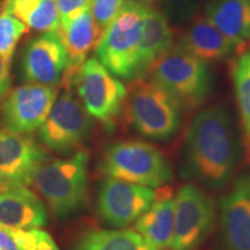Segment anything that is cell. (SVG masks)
<instances>
[{
	"label": "cell",
	"instance_id": "cell-6",
	"mask_svg": "<svg viewBox=\"0 0 250 250\" xmlns=\"http://www.w3.org/2000/svg\"><path fill=\"white\" fill-rule=\"evenodd\" d=\"M149 74L182 110L199 108L211 93V73L206 62L177 44L155 62Z\"/></svg>",
	"mask_w": 250,
	"mask_h": 250
},
{
	"label": "cell",
	"instance_id": "cell-27",
	"mask_svg": "<svg viewBox=\"0 0 250 250\" xmlns=\"http://www.w3.org/2000/svg\"><path fill=\"white\" fill-rule=\"evenodd\" d=\"M124 0H92L90 11L101 35L120 13Z\"/></svg>",
	"mask_w": 250,
	"mask_h": 250
},
{
	"label": "cell",
	"instance_id": "cell-2",
	"mask_svg": "<svg viewBox=\"0 0 250 250\" xmlns=\"http://www.w3.org/2000/svg\"><path fill=\"white\" fill-rule=\"evenodd\" d=\"M89 156L78 151L64 159L48 160L37 168L31 183L57 218L79 212L87 202Z\"/></svg>",
	"mask_w": 250,
	"mask_h": 250
},
{
	"label": "cell",
	"instance_id": "cell-23",
	"mask_svg": "<svg viewBox=\"0 0 250 250\" xmlns=\"http://www.w3.org/2000/svg\"><path fill=\"white\" fill-rule=\"evenodd\" d=\"M242 131L245 160L250 164V49L240 52L230 67Z\"/></svg>",
	"mask_w": 250,
	"mask_h": 250
},
{
	"label": "cell",
	"instance_id": "cell-12",
	"mask_svg": "<svg viewBox=\"0 0 250 250\" xmlns=\"http://www.w3.org/2000/svg\"><path fill=\"white\" fill-rule=\"evenodd\" d=\"M48 153L29 134L0 127V186L27 187Z\"/></svg>",
	"mask_w": 250,
	"mask_h": 250
},
{
	"label": "cell",
	"instance_id": "cell-24",
	"mask_svg": "<svg viewBox=\"0 0 250 250\" xmlns=\"http://www.w3.org/2000/svg\"><path fill=\"white\" fill-rule=\"evenodd\" d=\"M29 30L13 15L0 14V59L11 67L19 41Z\"/></svg>",
	"mask_w": 250,
	"mask_h": 250
},
{
	"label": "cell",
	"instance_id": "cell-19",
	"mask_svg": "<svg viewBox=\"0 0 250 250\" xmlns=\"http://www.w3.org/2000/svg\"><path fill=\"white\" fill-rule=\"evenodd\" d=\"M204 15L234 45L237 54L250 43V0H208Z\"/></svg>",
	"mask_w": 250,
	"mask_h": 250
},
{
	"label": "cell",
	"instance_id": "cell-18",
	"mask_svg": "<svg viewBox=\"0 0 250 250\" xmlns=\"http://www.w3.org/2000/svg\"><path fill=\"white\" fill-rule=\"evenodd\" d=\"M175 30L160 8L148 2L140 40L136 79L148 76L155 62L174 45Z\"/></svg>",
	"mask_w": 250,
	"mask_h": 250
},
{
	"label": "cell",
	"instance_id": "cell-13",
	"mask_svg": "<svg viewBox=\"0 0 250 250\" xmlns=\"http://www.w3.org/2000/svg\"><path fill=\"white\" fill-rule=\"evenodd\" d=\"M68 67V57L56 33H42L24 46L21 72L31 83L57 87Z\"/></svg>",
	"mask_w": 250,
	"mask_h": 250
},
{
	"label": "cell",
	"instance_id": "cell-29",
	"mask_svg": "<svg viewBox=\"0 0 250 250\" xmlns=\"http://www.w3.org/2000/svg\"><path fill=\"white\" fill-rule=\"evenodd\" d=\"M11 87V73H9V67L0 59V104H1L4 99L9 92Z\"/></svg>",
	"mask_w": 250,
	"mask_h": 250
},
{
	"label": "cell",
	"instance_id": "cell-26",
	"mask_svg": "<svg viewBox=\"0 0 250 250\" xmlns=\"http://www.w3.org/2000/svg\"><path fill=\"white\" fill-rule=\"evenodd\" d=\"M203 0H159L160 9L169 22L181 24L196 15Z\"/></svg>",
	"mask_w": 250,
	"mask_h": 250
},
{
	"label": "cell",
	"instance_id": "cell-14",
	"mask_svg": "<svg viewBox=\"0 0 250 250\" xmlns=\"http://www.w3.org/2000/svg\"><path fill=\"white\" fill-rule=\"evenodd\" d=\"M221 250H250V173L239 175L220 203Z\"/></svg>",
	"mask_w": 250,
	"mask_h": 250
},
{
	"label": "cell",
	"instance_id": "cell-31",
	"mask_svg": "<svg viewBox=\"0 0 250 250\" xmlns=\"http://www.w3.org/2000/svg\"><path fill=\"white\" fill-rule=\"evenodd\" d=\"M2 7H4V0H0V12L2 11Z\"/></svg>",
	"mask_w": 250,
	"mask_h": 250
},
{
	"label": "cell",
	"instance_id": "cell-25",
	"mask_svg": "<svg viewBox=\"0 0 250 250\" xmlns=\"http://www.w3.org/2000/svg\"><path fill=\"white\" fill-rule=\"evenodd\" d=\"M9 229L21 250H59L52 236L41 228Z\"/></svg>",
	"mask_w": 250,
	"mask_h": 250
},
{
	"label": "cell",
	"instance_id": "cell-8",
	"mask_svg": "<svg viewBox=\"0 0 250 250\" xmlns=\"http://www.w3.org/2000/svg\"><path fill=\"white\" fill-rule=\"evenodd\" d=\"M215 202L203 188L188 183L175 196L174 230L169 250H199L213 232Z\"/></svg>",
	"mask_w": 250,
	"mask_h": 250
},
{
	"label": "cell",
	"instance_id": "cell-21",
	"mask_svg": "<svg viewBox=\"0 0 250 250\" xmlns=\"http://www.w3.org/2000/svg\"><path fill=\"white\" fill-rule=\"evenodd\" d=\"M2 12L40 33H55L61 23L56 0H4Z\"/></svg>",
	"mask_w": 250,
	"mask_h": 250
},
{
	"label": "cell",
	"instance_id": "cell-1",
	"mask_svg": "<svg viewBox=\"0 0 250 250\" xmlns=\"http://www.w3.org/2000/svg\"><path fill=\"white\" fill-rule=\"evenodd\" d=\"M241 152L230 111L221 104L203 109L192 118L187 132L183 177L208 189H224L233 180Z\"/></svg>",
	"mask_w": 250,
	"mask_h": 250
},
{
	"label": "cell",
	"instance_id": "cell-4",
	"mask_svg": "<svg viewBox=\"0 0 250 250\" xmlns=\"http://www.w3.org/2000/svg\"><path fill=\"white\" fill-rule=\"evenodd\" d=\"M99 170L107 177L159 189L173 181V169L160 149L143 140H123L105 149Z\"/></svg>",
	"mask_w": 250,
	"mask_h": 250
},
{
	"label": "cell",
	"instance_id": "cell-17",
	"mask_svg": "<svg viewBox=\"0 0 250 250\" xmlns=\"http://www.w3.org/2000/svg\"><path fill=\"white\" fill-rule=\"evenodd\" d=\"M177 45L205 62L224 61L237 52L236 46L204 14L190 20Z\"/></svg>",
	"mask_w": 250,
	"mask_h": 250
},
{
	"label": "cell",
	"instance_id": "cell-5",
	"mask_svg": "<svg viewBox=\"0 0 250 250\" xmlns=\"http://www.w3.org/2000/svg\"><path fill=\"white\" fill-rule=\"evenodd\" d=\"M127 121L145 138L165 142L181 126L180 104L153 80L134 79L129 87L124 109Z\"/></svg>",
	"mask_w": 250,
	"mask_h": 250
},
{
	"label": "cell",
	"instance_id": "cell-3",
	"mask_svg": "<svg viewBox=\"0 0 250 250\" xmlns=\"http://www.w3.org/2000/svg\"><path fill=\"white\" fill-rule=\"evenodd\" d=\"M148 2L124 0L120 13L95 46L96 59L115 77L134 80Z\"/></svg>",
	"mask_w": 250,
	"mask_h": 250
},
{
	"label": "cell",
	"instance_id": "cell-7",
	"mask_svg": "<svg viewBox=\"0 0 250 250\" xmlns=\"http://www.w3.org/2000/svg\"><path fill=\"white\" fill-rule=\"evenodd\" d=\"M71 86L76 87L78 98L90 117L111 130L124 109L126 87L96 58L83 62L72 79Z\"/></svg>",
	"mask_w": 250,
	"mask_h": 250
},
{
	"label": "cell",
	"instance_id": "cell-20",
	"mask_svg": "<svg viewBox=\"0 0 250 250\" xmlns=\"http://www.w3.org/2000/svg\"><path fill=\"white\" fill-rule=\"evenodd\" d=\"M159 189L153 204L134 223V230L154 248L168 250L173 239L175 198L168 188Z\"/></svg>",
	"mask_w": 250,
	"mask_h": 250
},
{
	"label": "cell",
	"instance_id": "cell-11",
	"mask_svg": "<svg viewBox=\"0 0 250 250\" xmlns=\"http://www.w3.org/2000/svg\"><path fill=\"white\" fill-rule=\"evenodd\" d=\"M57 87L23 83L8 92L0 114L6 129L29 134L40 129L48 118L57 99Z\"/></svg>",
	"mask_w": 250,
	"mask_h": 250
},
{
	"label": "cell",
	"instance_id": "cell-32",
	"mask_svg": "<svg viewBox=\"0 0 250 250\" xmlns=\"http://www.w3.org/2000/svg\"><path fill=\"white\" fill-rule=\"evenodd\" d=\"M140 1H145L146 2V1H151V0H140Z\"/></svg>",
	"mask_w": 250,
	"mask_h": 250
},
{
	"label": "cell",
	"instance_id": "cell-30",
	"mask_svg": "<svg viewBox=\"0 0 250 250\" xmlns=\"http://www.w3.org/2000/svg\"><path fill=\"white\" fill-rule=\"evenodd\" d=\"M0 250H21L9 228L0 226Z\"/></svg>",
	"mask_w": 250,
	"mask_h": 250
},
{
	"label": "cell",
	"instance_id": "cell-9",
	"mask_svg": "<svg viewBox=\"0 0 250 250\" xmlns=\"http://www.w3.org/2000/svg\"><path fill=\"white\" fill-rule=\"evenodd\" d=\"M93 126V118L80 99L71 88H65L40 127V138L51 151L71 154L89 138Z\"/></svg>",
	"mask_w": 250,
	"mask_h": 250
},
{
	"label": "cell",
	"instance_id": "cell-10",
	"mask_svg": "<svg viewBox=\"0 0 250 250\" xmlns=\"http://www.w3.org/2000/svg\"><path fill=\"white\" fill-rule=\"evenodd\" d=\"M156 190L112 177L100 183L96 195V212L108 226H129L153 204Z\"/></svg>",
	"mask_w": 250,
	"mask_h": 250
},
{
	"label": "cell",
	"instance_id": "cell-22",
	"mask_svg": "<svg viewBox=\"0 0 250 250\" xmlns=\"http://www.w3.org/2000/svg\"><path fill=\"white\" fill-rule=\"evenodd\" d=\"M76 250H159L130 228L86 230L78 240Z\"/></svg>",
	"mask_w": 250,
	"mask_h": 250
},
{
	"label": "cell",
	"instance_id": "cell-15",
	"mask_svg": "<svg viewBox=\"0 0 250 250\" xmlns=\"http://www.w3.org/2000/svg\"><path fill=\"white\" fill-rule=\"evenodd\" d=\"M55 33L64 45L68 57V67L62 83L64 88H71L72 79L87 61V56L95 49L102 35L94 21L90 8L68 22L59 23Z\"/></svg>",
	"mask_w": 250,
	"mask_h": 250
},
{
	"label": "cell",
	"instance_id": "cell-28",
	"mask_svg": "<svg viewBox=\"0 0 250 250\" xmlns=\"http://www.w3.org/2000/svg\"><path fill=\"white\" fill-rule=\"evenodd\" d=\"M61 23L68 22L90 8L92 0H56Z\"/></svg>",
	"mask_w": 250,
	"mask_h": 250
},
{
	"label": "cell",
	"instance_id": "cell-16",
	"mask_svg": "<svg viewBox=\"0 0 250 250\" xmlns=\"http://www.w3.org/2000/svg\"><path fill=\"white\" fill-rule=\"evenodd\" d=\"M46 224L48 212L44 204L27 187L0 186V226L29 229Z\"/></svg>",
	"mask_w": 250,
	"mask_h": 250
}]
</instances>
